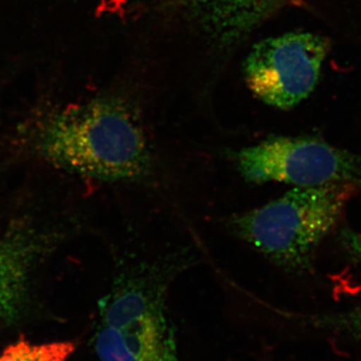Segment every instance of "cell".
<instances>
[{"label":"cell","mask_w":361,"mask_h":361,"mask_svg":"<svg viewBox=\"0 0 361 361\" xmlns=\"http://www.w3.org/2000/svg\"><path fill=\"white\" fill-rule=\"evenodd\" d=\"M35 137L45 160L82 177L132 180L151 169L137 114L116 97H97L52 111L40 121Z\"/></svg>","instance_id":"obj_1"},{"label":"cell","mask_w":361,"mask_h":361,"mask_svg":"<svg viewBox=\"0 0 361 361\" xmlns=\"http://www.w3.org/2000/svg\"><path fill=\"white\" fill-rule=\"evenodd\" d=\"M353 184L294 187L283 196L230 221L233 233L275 265L305 273L315 253L360 190Z\"/></svg>","instance_id":"obj_2"},{"label":"cell","mask_w":361,"mask_h":361,"mask_svg":"<svg viewBox=\"0 0 361 361\" xmlns=\"http://www.w3.org/2000/svg\"><path fill=\"white\" fill-rule=\"evenodd\" d=\"M94 346L99 361H177L163 287L144 279L116 285L99 302Z\"/></svg>","instance_id":"obj_3"},{"label":"cell","mask_w":361,"mask_h":361,"mask_svg":"<svg viewBox=\"0 0 361 361\" xmlns=\"http://www.w3.org/2000/svg\"><path fill=\"white\" fill-rule=\"evenodd\" d=\"M247 182H278L295 187L353 184L361 187V154L312 137L272 135L235 154Z\"/></svg>","instance_id":"obj_4"},{"label":"cell","mask_w":361,"mask_h":361,"mask_svg":"<svg viewBox=\"0 0 361 361\" xmlns=\"http://www.w3.org/2000/svg\"><path fill=\"white\" fill-rule=\"evenodd\" d=\"M329 51V39L315 33L269 37L252 47L244 63V78L261 102L290 110L314 90Z\"/></svg>","instance_id":"obj_5"},{"label":"cell","mask_w":361,"mask_h":361,"mask_svg":"<svg viewBox=\"0 0 361 361\" xmlns=\"http://www.w3.org/2000/svg\"><path fill=\"white\" fill-rule=\"evenodd\" d=\"M291 0H177L209 39L231 45L250 35Z\"/></svg>","instance_id":"obj_6"},{"label":"cell","mask_w":361,"mask_h":361,"mask_svg":"<svg viewBox=\"0 0 361 361\" xmlns=\"http://www.w3.org/2000/svg\"><path fill=\"white\" fill-rule=\"evenodd\" d=\"M40 246L25 235H13L0 241V318L14 323L27 302L28 281Z\"/></svg>","instance_id":"obj_7"},{"label":"cell","mask_w":361,"mask_h":361,"mask_svg":"<svg viewBox=\"0 0 361 361\" xmlns=\"http://www.w3.org/2000/svg\"><path fill=\"white\" fill-rule=\"evenodd\" d=\"M75 349L71 341L37 344L20 339L4 349L0 361H68Z\"/></svg>","instance_id":"obj_8"},{"label":"cell","mask_w":361,"mask_h":361,"mask_svg":"<svg viewBox=\"0 0 361 361\" xmlns=\"http://www.w3.org/2000/svg\"><path fill=\"white\" fill-rule=\"evenodd\" d=\"M303 320L315 329L361 338V306L341 312L306 315Z\"/></svg>","instance_id":"obj_9"},{"label":"cell","mask_w":361,"mask_h":361,"mask_svg":"<svg viewBox=\"0 0 361 361\" xmlns=\"http://www.w3.org/2000/svg\"><path fill=\"white\" fill-rule=\"evenodd\" d=\"M341 244L349 258L361 266V234L355 230L344 228L341 230Z\"/></svg>","instance_id":"obj_10"}]
</instances>
